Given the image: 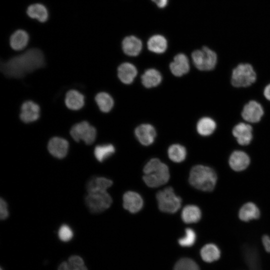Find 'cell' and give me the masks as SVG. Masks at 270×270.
<instances>
[{"label":"cell","instance_id":"cell-25","mask_svg":"<svg viewBox=\"0 0 270 270\" xmlns=\"http://www.w3.org/2000/svg\"><path fill=\"white\" fill-rule=\"evenodd\" d=\"M112 184V182L104 177H96L90 180L86 184L88 192L107 190Z\"/></svg>","mask_w":270,"mask_h":270},{"label":"cell","instance_id":"cell-24","mask_svg":"<svg viewBox=\"0 0 270 270\" xmlns=\"http://www.w3.org/2000/svg\"><path fill=\"white\" fill-rule=\"evenodd\" d=\"M142 83L146 88L158 86L162 82V76L160 72L154 68L146 70L141 76Z\"/></svg>","mask_w":270,"mask_h":270},{"label":"cell","instance_id":"cell-11","mask_svg":"<svg viewBox=\"0 0 270 270\" xmlns=\"http://www.w3.org/2000/svg\"><path fill=\"white\" fill-rule=\"evenodd\" d=\"M123 206L128 211L135 214L140 212L144 206L142 196L134 191L126 192L122 196Z\"/></svg>","mask_w":270,"mask_h":270},{"label":"cell","instance_id":"cell-10","mask_svg":"<svg viewBox=\"0 0 270 270\" xmlns=\"http://www.w3.org/2000/svg\"><path fill=\"white\" fill-rule=\"evenodd\" d=\"M252 127L250 124L240 122L233 127L232 134L239 144L246 146L252 140Z\"/></svg>","mask_w":270,"mask_h":270},{"label":"cell","instance_id":"cell-33","mask_svg":"<svg viewBox=\"0 0 270 270\" xmlns=\"http://www.w3.org/2000/svg\"><path fill=\"white\" fill-rule=\"evenodd\" d=\"M196 238V236L195 232L192 228H187L185 230L184 236L180 238L178 242L182 246H191L194 244Z\"/></svg>","mask_w":270,"mask_h":270},{"label":"cell","instance_id":"cell-16","mask_svg":"<svg viewBox=\"0 0 270 270\" xmlns=\"http://www.w3.org/2000/svg\"><path fill=\"white\" fill-rule=\"evenodd\" d=\"M250 158L245 152L242 150L233 152L229 158V164L235 171H242L249 165Z\"/></svg>","mask_w":270,"mask_h":270},{"label":"cell","instance_id":"cell-28","mask_svg":"<svg viewBox=\"0 0 270 270\" xmlns=\"http://www.w3.org/2000/svg\"><path fill=\"white\" fill-rule=\"evenodd\" d=\"M220 255V252L218 246L213 244H208L204 246L200 250V256L204 262H211L218 260Z\"/></svg>","mask_w":270,"mask_h":270},{"label":"cell","instance_id":"cell-34","mask_svg":"<svg viewBox=\"0 0 270 270\" xmlns=\"http://www.w3.org/2000/svg\"><path fill=\"white\" fill-rule=\"evenodd\" d=\"M70 270H88L83 259L78 256H72L68 260Z\"/></svg>","mask_w":270,"mask_h":270},{"label":"cell","instance_id":"cell-14","mask_svg":"<svg viewBox=\"0 0 270 270\" xmlns=\"http://www.w3.org/2000/svg\"><path fill=\"white\" fill-rule=\"evenodd\" d=\"M48 148L52 156L58 158H62L68 154V142L63 138L54 137L50 140Z\"/></svg>","mask_w":270,"mask_h":270},{"label":"cell","instance_id":"cell-23","mask_svg":"<svg viewBox=\"0 0 270 270\" xmlns=\"http://www.w3.org/2000/svg\"><path fill=\"white\" fill-rule=\"evenodd\" d=\"M28 16L40 22H46L48 18V12L46 8L41 4H34L28 6L26 10Z\"/></svg>","mask_w":270,"mask_h":270},{"label":"cell","instance_id":"cell-32","mask_svg":"<svg viewBox=\"0 0 270 270\" xmlns=\"http://www.w3.org/2000/svg\"><path fill=\"white\" fill-rule=\"evenodd\" d=\"M174 270H200L197 264L188 258L180 260L175 264Z\"/></svg>","mask_w":270,"mask_h":270},{"label":"cell","instance_id":"cell-29","mask_svg":"<svg viewBox=\"0 0 270 270\" xmlns=\"http://www.w3.org/2000/svg\"><path fill=\"white\" fill-rule=\"evenodd\" d=\"M168 154L172 161L179 163L184 160L186 156V150L180 144H173L168 148Z\"/></svg>","mask_w":270,"mask_h":270},{"label":"cell","instance_id":"cell-36","mask_svg":"<svg viewBox=\"0 0 270 270\" xmlns=\"http://www.w3.org/2000/svg\"><path fill=\"white\" fill-rule=\"evenodd\" d=\"M8 216V205L2 198L0 200V218L2 220H5Z\"/></svg>","mask_w":270,"mask_h":270},{"label":"cell","instance_id":"cell-6","mask_svg":"<svg viewBox=\"0 0 270 270\" xmlns=\"http://www.w3.org/2000/svg\"><path fill=\"white\" fill-rule=\"evenodd\" d=\"M192 58L194 66L201 71L214 70L218 62L216 52L206 46L200 50H194L192 54Z\"/></svg>","mask_w":270,"mask_h":270},{"label":"cell","instance_id":"cell-20","mask_svg":"<svg viewBox=\"0 0 270 270\" xmlns=\"http://www.w3.org/2000/svg\"><path fill=\"white\" fill-rule=\"evenodd\" d=\"M65 104L69 109L78 110L84 106V97L76 90H70L66 94Z\"/></svg>","mask_w":270,"mask_h":270},{"label":"cell","instance_id":"cell-3","mask_svg":"<svg viewBox=\"0 0 270 270\" xmlns=\"http://www.w3.org/2000/svg\"><path fill=\"white\" fill-rule=\"evenodd\" d=\"M216 172L207 166H195L192 168L190 172L188 181L190 184L202 191H212L216 186Z\"/></svg>","mask_w":270,"mask_h":270},{"label":"cell","instance_id":"cell-19","mask_svg":"<svg viewBox=\"0 0 270 270\" xmlns=\"http://www.w3.org/2000/svg\"><path fill=\"white\" fill-rule=\"evenodd\" d=\"M28 40L29 36L28 32L23 30H18L11 35L10 44L14 50H20L26 47Z\"/></svg>","mask_w":270,"mask_h":270},{"label":"cell","instance_id":"cell-15","mask_svg":"<svg viewBox=\"0 0 270 270\" xmlns=\"http://www.w3.org/2000/svg\"><path fill=\"white\" fill-rule=\"evenodd\" d=\"M172 73L176 76H181L189 72L190 66L188 57L184 54H178L170 64Z\"/></svg>","mask_w":270,"mask_h":270},{"label":"cell","instance_id":"cell-21","mask_svg":"<svg viewBox=\"0 0 270 270\" xmlns=\"http://www.w3.org/2000/svg\"><path fill=\"white\" fill-rule=\"evenodd\" d=\"M202 216L200 208L194 204H188L185 206L181 213L182 221L188 224L196 223L198 222Z\"/></svg>","mask_w":270,"mask_h":270},{"label":"cell","instance_id":"cell-38","mask_svg":"<svg viewBox=\"0 0 270 270\" xmlns=\"http://www.w3.org/2000/svg\"><path fill=\"white\" fill-rule=\"evenodd\" d=\"M263 94L264 98L270 102V83L268 84L264 88Z\"/></svg>","mask_w":270,"mask_h":270},{"label":"cell","instance_id":"cell-8","mask_svg":"<svg viewBox=\"0 0 270 270\" xmlns=\"http://www.w3.org/2000/svg\"><path fill=\"white\" fill-rule=\"evenodd\" d=\"M70 134L76 142L82 140L86 144H92L95 140L96 130L94 127L90 125L86 121H83L74 125Z\"/></svg>","mask_w":270,"mask_h":270},{"label":"cell","instance_id":"cell-35","mask_svg":"<svg viewBox=\"0 0 270 270\" xmlns=\"http://www.w3.org/2000/svg\"><path fill=\"white\" fill-rule=\"evenodd\" d=\"M58 236L60 240L66 242L71 240L72 238L73 232L68 226L63 224L58 230Z\"/></svg>","mask_w":270,"mask_h":270},{"label":"cell","instance_id":"cell-31","mask_svg":"<svg viewBox=\"0 0 270 270\" xmlns=\"http://www.w3.org/2000/svg\"><path fill=\"white\" fill-rule=\"evenodd\" d=\"M115 148L112 144H105L96 146L94 150V155L100 162H102L115 152Z\"/></svg>","mask_w":270,"mask_h":270},{"label":"cell","instance_id":"cell-13","mask_svg":"<svg viewBox=\"0 0 270 270\" xmlns=\"http://www.w3.org/2000/svg\"><path fill=\"white\" fill-rule=\"evenodd\" d=\"M39 106L31 100L26 101L21 106L20 120L25 123L36 120L40 117Z\"/></svg>","mask_w":270,"mask_h":270},{"label":"cell","instance_id":"cell-41","mask_svg":"<svg viewBox=\"0 0 270 270\" xmlns=\"http://www.w3.org/2000/svg\"><path fill=\"white\" fill-rule=\"evenodd\" d=\"M0 270H2V268H0Z\"/></svg>","mask_w":270,"mask_h":270},{"label":"cell","instance_id":"cell-1","mask_svg":"<svg viewBox=\"0 0 270 270\" xmlns=\"http://www.w3.org/2000/svg\"><path fill=\"white\" fill-rule=\"evenodd\" d=\"M44 65L45 59L42 51L33 48L2 62L0 70L8 78H19Z\"/></svg>","mask_w":270,"mask_h":270},{"label":"cell","instance_id":"cell-7","mask_svg":"<svg viewBox=\"0 0 270 270\" xmlns=\"http://www.w3.org/2000/svg\"><path fill=\"white\" fill-rule=\"evenodd\" d=\"M86 204L92 213L102 212L110 208L112 198L107 190L88 192L85 198Z\"/></svg>","mask_w":270,"mask_h":270},{"label":"cell","instance_id":"cell-12","mask_svg":"<svg viewBox=\"0 0 270 270\" xmlns=\"http://www.w3.org/2000/svg\"><path fill=\"white\" fill-rule=\"evenodd\" d=\"M134 134L138 141L145 146L152 144L156 134L154 128L150 124L140 125L136 128Z\"/></svg>","mask_w":270,"mask_h":270},{"label":"cell","instance_id":"cell-27","mask_svg":"<svg viewBox=\"0 0 270 270\" xmlns=\"http://www.w3.org/2000/svg\"><path fill=\"white\" fill-rule=\"evenodd\" d=\"M147 45L148 48L150 51L156 54H162L166 50L168 42L164 36L156 34L149 38Z\"/></svg>","mask_w":270,"mask_h":270},{"label":"cell","instance_id":"cell-37","mask_svg":"<svg viewBox=\"0 0 270 270\" xmlns=\"http://www.w3.org/2000/svg\"><path fill=\"white\" fill-rule=\"evenodd\" d=\"M262 242L266 250L270 253V238L269 236H264L262 238Z\"/></svg>","mask_w":270,"mask_h":270},{"label":"cell","instance_id":"cell-26","mask_svg":"<svg viewBox=\"0 0 270 270\" xmlns=\"http://www.w3.org/2000/svg\"><path fill=\"white\" fill-rule=\"evenodd\" d=\"M260 216V212L258 208L254 204L251 202L244 204L238 212L240 218L244 222L257 219Z\"/></svg>","mask_w":270,"mask_h":270},{"label":"cell","instance_id":"cell-17","mask_svg":"<svg viewBox=\"0 0 270 270\" xmlns=\"http://www.w3.org/2000/svg\"><path fill=\"white\" fill-rule=\"evenodd\" d=\"M142 47V41L138 38L131 36L126 37L122 42L124 52L129 56H137Z\"/></svg>","mask_w":270,"mask_h":270},{"label":"cell","instance_id":"cell-22","mask_svg":"<svg viewBox=\"0 0 270 270\" xmlns=\"http://www.w3.org/2000/svg\"><path fill=\"white\" fill-rule=\"evenodd\" d=\"M216 126V123L213 118L209 116H204L198 122L196 128L199 134L206 136L214 132Z\"/></svg>","mask_w":270,"mask_h":270},{"label":"cell","instance_id":"cell-5","mask_svg":"<svg viewBox=\"0 0 270 270\" xmlns=\"http://www.w3.org/2000/svg\"><path fill=\"white\" fill-rule=\"evenodd\" d=\"M156 198L158 208L164 212L175 213L181 206L182 199L175 194L172 187H167L158 192Z\"/></svg>","mask_w":270,"mask_h":270},{"label":"cell","instance_id":"cell-9","mask_svg":"<svg viewBox=\"0 0 270 270\" xmlns=\"http://www.w3.org/2000/svg\"><path fill=\"white\" fill-rule=\"evenodd\" d=\"M264 115V110L262 104L255 100H250L246 104L242 110L241 116L248 123L256 124L260 122Z\"/></svg>","mask_w":270,"mask_h":270},{"label":"cell","instance_id":"cell-18","mask_svg":"<svg viewBox=\"0 0 270 270\" xmlns=\"http://www.w3.org/2000/svg\"><path fill=\"white\" fill-rule=\"evenodd\" d=\"M136 66L129 62L122 64L118 68V76L120 80L124 84H132L137 75Z\"/></svg>","mask_w":270,"mask_h":270},{"label":"cell","instance_id":"cell-30","mask_svg":"<svg viewBox=\"0 0 270 270\" xmlns=\"http://www.w3.org/2000/svg\"><path fill=\"white\" fill-rule=\"evenodd\" d=\"M95 100L100 110L104 112H109L114 106V102L112 97L105 92L98 94Z\"/></svg>","mask_w":270,"mask_h":270},{"label":"cell","instance_id":"cell-2","mask_svg":"<svg viewBox=\"0 0 270 270\" xmlns=\"http://www.w3.org/2000/svg\"><path fill=\"white\" fill-rule=\"evenodd\" d=\"M143 172L144 182L152 188L166 184L170 177L168 166L157 158L150 159L144 166Z\"/></svg>","mask_w":270,"mask_h":270},{"label":"cell","instance_id":"cell-4","mask_svg":"<svg viewBox=\"0 0 270 270\" xmlns=\"http://www.w3.org/2000/svg\"><path fill=\"white\" fill-rule=\"evenodd\" d=\"M256 80V74L249 63H240L232 70L230 82L235 88H246Z\"/></svg>","mask_w":270,"mask_h":270},{"label":"cell","instance_id":"cell-39","mask_svg":"<svg viewBox=\"0 0 270 270\" xmlns=\"http://www.w3.org/2000/svg\"><path fill=\"white\" fill-rule=\"evenodd\" d=\"M160 8H164L168 4V0H152Z\"/></svg>","mask_w":270,"mask_h":270},{"label":"cell","instance_id":"cell-40","mask_svg":"<svg viewBox=\"0 0 270 270\" xmlns=\"http://www.w3.org/2000/svg\"><path fill=\"white\" fill-rule=\"evenodd\" d=\"M58 270H70L67 262H63L58 267Z\"/></svg>","mask_w":270,"mask_h":270}]
</instances>
